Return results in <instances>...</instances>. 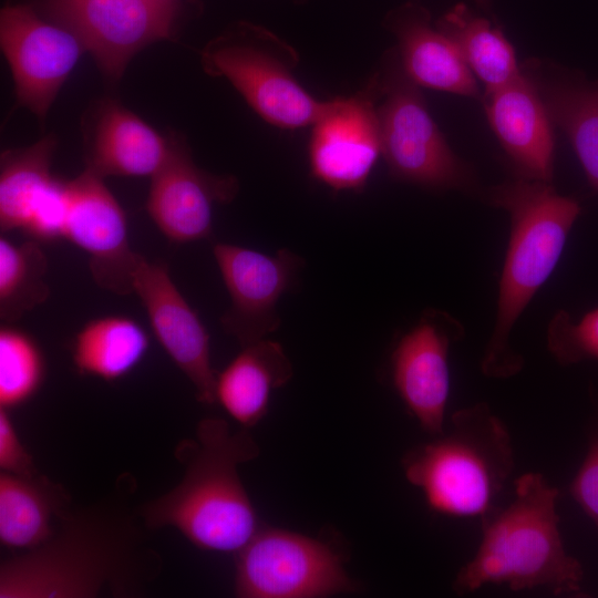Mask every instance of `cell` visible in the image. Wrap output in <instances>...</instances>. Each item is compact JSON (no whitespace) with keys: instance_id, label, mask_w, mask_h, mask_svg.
<instances>
[{"instance_id":"6da1fadb","label":"cell","mask_w":598,"mask_h":598,"mask_svg":"<svg viewBox=\"0 0 598 598\" xmlns=\"http://www.w3.org/2000/svg\"><path fill=\"white\" fill-rule=\"evenodd\" d=\"M117 494L70 506L41 545L1 559L0 598H131L145 594L163 558Z\"/></svg>"},{"instance_id":"7a4b0ae2","label":"cell","mask_w":598,"mask_h":598,"mask_svg":"<svg viewBox=\"0 0 598 598\" xmlns=\"http://www.w3.org/2000/svg\"><path fill=\"white\" fill-rule=\"evenodd\" d=\"M259 453L248 429L233 432L224 419L200 420L195 437L175 448L185 468L181 482L137 506L138 515L150 530L174 527L203 550L239 551L260 526L238 466Z\"/></svg>"},{"instance_id":"3957f363","label":"cell","mask_w":598,"mask_h":598,"mask_svg":"<svg viewBox=\"0 0 598 598\" xmlns=\"http://www.w3.org/2000/svg\"><path fill=\"white\" fill-rule=\"evenodd\" d=\"M489 199L508 213L511 230L495 323L481 370L488 378L507 379L524 364L522 355L511 346L512 331L555 270L580 206L577 200L556 193L549 182L524 176L493 187Z\"/></svg>"},{"instance_id":"277c9868","label":"cell","mask_w":598,"mask_h":598,"mask_svg":"<svg viewBox=\"0 0 598 598\" xmlns=\"http://www.w3.org/2000/svg\"><path fill=\"white\" fill-rule=\"evenodd\" d=\"M557 498L558 489L542 474L519 476L509 505L484 518L482 542L456 574L453 590L465 595L494 584L581 596L584 571L564 547Z\"/></svg>"},{"instance_id":"5b68a950","label":"cell","mask_w":598,"mask_h":598,"mask_svg":"<svg viewBox=\"0 0 598 598\" xmlns=\"http://www.w3.org/2000/svg\"><path fill=\"white\" fill-rule=\"evenodd\" d=\"M402 464L432 511L484 519L514 468V452L504 423L480 402L455 411L450 429L409 452Z\"/></svg>"},{"instance_id":"8992f818","label":"cell","mask_w":598,"mask_h":598,"mask_svg":"<svg viewBox=\"0 0 598 598\" xmlns=\"http://www.w3.org/2000/svg\"><path fill=\"white\" fill-rule=\"evenodd\" d=\"M207 74L227 79L265 121L281 128L313 125L332 105L312 97L295 79L298 54L272 32L238 23L200 52Z\"/></svg>"},{"instance_id":"52a82bcc","label":"cell","mask_w":598,"mask_h":598,"mask_svg":"<svg viewBox=\"0 0 598 598\" xmlns=\"http://www.w3.org/2000/svg\"><path fill=\"white\" fill-rule=\"evenodd\" d=\"M236 554L240 598H320L357 588L328 544L291 530L259 527Z\"/></svg>"},{"instance_id":"ba28073f","label":"cell","mask_w":598,"mask_h":598,"mask_svg":"<svg viewBox=\"0 0 598 598\" xmlns=\"http://www.w3.org/2000/svg\"><path fill=\"white\" fill-rule=\"evenodd\" d=\"M381 155L394 177L431 188L470 184L467 166L452 152L431 117L417 85L401 66L380 78Z\"/></svg>"},{"instance_id":"9c48e42d","label":"cell","mask_w":598,"mask_h":598,"mask_svg":"<svg viewBox=\"0 0 598 598\" xmlns=\"http://www.w3.org/2000/svg\"><path fill=\"white\" fill-rule=\"evenodd\" d=\"M0 45L10 65L19 105L43 121L84 50L61 24L42 20L25 4L0 12Z\"/></svg>"},{"instance_id":"30bf717a","label":"cell","mask_w":598,"mask_h":598,"mask_svg":"<svg viewBox=\"0 0 598 598\" xmlns=\"http://www.w3.org/2000/svg\"><path fill=\"white\" fill-rule=\"evenodd\" d=\"M213 255L231 300L220 318L223 329L241 347L276 331L277 302L295 282L302 259L286 248L267 255L226 243H216Z\"/></svg>"},{"instance_id":"8fae6325","label":"cell","mask_w":598,"mask_h":598,"mask_svg":"<svg viewBox=\"0 0 598 598\" xmlns=\"http://www.w3.org/2000/svg\"><path fill=\"white\" fill-rule=\"evenodd\" d=\"M381 82L374 76L360 92L336 97L315 124L309 144L312 176L336 190L361 189L381 154L375 101Z\"/></svg>"},{"instance_id":"7c38bea8","label":"cell","mask_w":598,"mask_h":598,"mask_svg":"<svg viewBox=\"0 0 598 598\" xmlns=\"http://www.w3.org/2000/svg\"><path fill=\"white\" fill-rule=\"evenodd\" d=\"M50 12L111 80L122 76L140 50L171 38L176 17L151 0H73Z\"/></svg>"},{"instance_id":"4fadbf2b","label":"cell","mask_w":598,"mask_h":598,"mask_svg":"<svg viewBox=\"0 0 598 598\" xmlns=\"http://www.w3.org/2000/svg\"><path fill=\"white\" fill-rule=\"evenodd\" d=\"M63 239L89 255L96 285L117 295L132 293V278L141 255L130 247L123 208L102 177L86 168L68 181Z\"/></svg>"},{"instance_id":"5bb4252c","label":"cell","mask_w":598,"mask_h":598,"mask_svg":"<svg viewBox=\"0 0 598 598\" xmlns=\"http://www.w3.org/2000/svg\"><path fill=\"white\" fill-rule=\"evenodd\" d=\"M132 293L140 298L158 343L193 384L197 400L216 403L217 372L210 362L209 334L176 287L168 266L141 255L132 278Z\"/></svg>"},{"instance_id":"9a60e30c","label":"cell","mask_w":598,"mask_h":598,"mask_svg":"<svg viewBox=\"0 0 598 598\" xmlns=\"http://www.w3.org/2000/svg\"><path fill=\"white\" fill-rule=\"evenodd\" d=\"M462 334L450 316L430 311L398 342L391 357L394 386L427 433L444 431L450 395L448 349Z\"/></svg>"},{"instance_id":"2e32d148","label":"cell","mask_w":598,"mask_h":598,"mask_svg":"<svg viewBox=\"0 0 598 598\" xmlns=\"http://www.w3.org/2000/svg\"><path fill=\"white\" fill-rule=\"evenodd\" d=\"M55 147L56 140L48 135L31 146L1 154V231L21 230L41 241L62 234L68 184L51 173Z\"/></svg>"},{"instance_id":"e0dca14e","label":"cell","mask_w":598,"mask_h":598,"mask_svg":"<svg viewBox=\"0 0 598 598\" xmlns=\"http://www.w3.org/2000/svg\"><path fill=\"white\" fill-rule=\"evenodd\" d=\"M151 179L146 212L158 230L176 244L209 237L214 206L231 202L238 192L236 177L200 169L177 141L166 165Z\"/></svg>"},{"instance_id":"ac0fdd59","label":"cell","mask_w":598,"mask_h":598,"mask_svg":"<svg viewBox=\"0 0 598 598\" xmlns=\"http://www.w3.org/2000/svg\"><path fill=\"white\" fill-rule=\"evenodd\" d=\"M485 97L488 123L523 176L550 182L554 134L535 81L522 73Z\"/></svg>"},{"instance_id":"d6986e66","label":"cell","mask_w":598,"mask_h":598,"mask_svg":"<svg viewBox=\"0 0 598 598\" xmlns=\"http://www.w3.org/2000/svg\"><path fill=\"white\" fill-rule=\"evenodd\" d=\"M175 140H167L114 101L95 110L86 140V169L100 177H154L169 159Z\"/></svg>"},{"instance_id":"ffe728a7","label":"cell","mask_w":598,"mask_h":598,"mask_svg":"<svg viewBox=\"0 0 598 598\" xmlns=\"http://www.w3.org/2000/svg\"><path fill=\"white\" fill-rule=\"evenodd\" d=\"M385 24L399 42L400 66L417 86L476 97L478 87L456 45L431 23L430 12L415 1L391 11Z\"/></svg>"},{"instance_id":"44dd1931","label":"cell","mask_w":598,"mask_h":598,"mask_svg":"<svg viewBox=\"0 0 598 598\" xmlns=\"http://www.w3.org/2000/svg\"><path fill=\"white\" fill-rule=\"evenodd\" d=\"M282 346L262 339L243 350L216 375V403L241 427L251 429L267 413L274 390L292 377Z\"/></svg>"},{"instance_id":"7402d4cb","label":"cell","mask_w":598,"mask_h":598,"mask_svg":"<svg viewBox=\"0 0 598 598\" xmlns=\"http://www.w3.org/2000/svg\"><path fill=\"white\" fill-rule=\"evenodd\" d=\"M72 505L65 487L43 476L0 472V543L13 550L32 549L49 539Z\"/></svg>"},{"instance_id":"603a6c76","label":"cell","mask_w":598,"mask_h":598,"mask_svg":"<svg viewBox=\"0 0 598 598\" xmlns=\"http://www.w3.org/2000/svg\"><path fill=\"white\" fill-rule=\"evenodd\" d=\"M148 348L150 336L140 322L111 315L91 319L75 333L71 355L78 373L115 382L140 364Z\"/></svg>"},{"instance_id":"cb8c5ba5","label":"cell","mask_w":598,"mask_h":598,"mask_svg":"<svg viewBox=\"0 0 598 598\" xmlns=\"http://www.w3.org/2000/svg\"><path fill=\"white\" fill-rule=\"evenodd\" d=\"M435 27L456 45L472 73L484 83L486 92L522 74L514 48L502 30L464 3L445 12Z\"/></svg>"},{"instance_id":"d4e9b609","label":"cell","mask_w":598,"mask_h":598,"mask_svg":"<svg viewBox=\"0 0 598 598\" xmlns=\"http://www.w3.org/2000/svg\"><path fill=\"white\" fill-rule=\"evenodd\" d=\"M535 84L551 122L567 134L588 181L598 190V81Z\"/></svg>"},{"instance_id":"484cf974","label":"cell","mask_w":598,"mask_h":598,"mask_svg":"<svg viewBox=\"0 0 598 598\" xmlns=\"http://www.w3.org/2000/svg\"><path fill=\"white\" fill-rule=\"evenodd\" d=\"M48 258L39 241L21 244L0 237V319L13 323L50 295Z\"/></svg>"},{"instance_id":"4316f807","label":"cell","mask_w":598,"mask_h":598,"mask_svg":"<svg viewBox=\"0 0 598 598\" xmlns=\"http://www.w3.org/2000/svg\"><path fill=\"white\" fill-rule=\"evenodd\" d=\"M47 375L44 353L24 330L3 323L0 328V408L13 410L29 402Z\"/></svg>"},{"instance_id":"83f0119b","label":"cell","mask_w":598,"mask_h":598,"mask_svg":"<svg viewBox=\"0 0 598 598\" xmlns=\"http://www.w3.org/2000/svg\"><path fill=\"white\" fill-rule=\"evenodd\" d=\"M547 347L565 365L586 360L598 362V308L578 319L565 310L556 312L547 327Z\"/></svg>"},{"instance_id":"f1b7e54d","label":"cell","mask_w":598,"mask_h":598,"mask_svg":"<svg viewBox=\"0 0 598 598\" xmlns=\"http://www.w3.org/2000/svg\"><path fill=\"white\" fill-rule=\"evenodd\" d=\"M0 470L22 476L40 473L31 453L19 436L10 411L2 408H0Z\"/></svg>"},{"instance_id":"f546056e","label":"cell","mask_w":598,"mask_h":598,"mask_svg":"<svg viewBox=\"0 0 598 598\" xmlns=\"http://www.w3.org/2000/svg\"><path fill=\"white\" fill-rule=\"evenodd\" d=\"M570 492L584 512L598 526V436L591 442L571 483Z\"/></svg>"},{"instance_id":"4dcf8cb0","label":"cell","mask_w":598,"mask_h":598,"mask_svg":"<svg viewBox=\"0 0 598 598\" xmlns=\"http://www.w3.org/2000/svg\"><path fill=\"white\" fill-rule=\"evenodd\" d=\"M151 1L175 14L177 13L179 0H151Z\"/></svg>"},{"instance_id":"1f68e13d","label":"cell","mask_w":598,"mask_h":598,"mask_svg":"<svg viewBox=\"0 0 598 598\" xmlns=\"http://www.w3.org/2000/svg\"><path fill=\"white\" fill-rule=\"evenodd\" d=\"M73 0H47V6L49 8V10L53 9V8H56V7H60L62 4H65L68 2H71Z\"/></svg>"},{"instance_id":"d6a6232c","label":"cell","mask_w":598,"mask_h":598,"mask_svg":"<svg viewBox=\"0 0 598 598\" xmlns=\"http://www.w3.org/2000/svg\"><path fill=\"white\" fill-rule=\"evenodd\" d=\"M480 7L488 9L491 7L492 0H474Z\"/></svg>"}]
</instances>
